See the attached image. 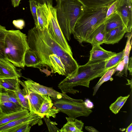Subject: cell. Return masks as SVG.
Masks as SVG:
<instances>
[{"instance_id": "ba28073f", "label": "cell", "mask_w": 132, "mask_h": 132, "mask_svg": "<svg viewBox=\"0 0 132 132\" xmlns=\"http://www.w3.org/2000/svg\"><path fill=\"white\" fill-rule=\"evenodd\" d=\"M22 81L29 89L35 93L49 96L52 99L64 98L69 100L74 99L68 96L66 94L59 92L54 89L52 87L43 86L30 79H28L26 80Z\"/></svg>"}, {"instance_id": "60d3db41", "label": "cell", "mask_w": 132, "mask_h": 132, "mask_svg": "<svg viewBox=\"0 0 132 132\" xmlns=\"http://www.w3.org/2000/svg\"><path fill=\"white\" fill-rule=\"evenodd\" d=\"M84 102L85 106L87 108L91 109L93 108V103L89 100L86 99Z\"/></svg>"}, {"instance_id": "603a6c76", "label": "cell", "mask_w": 132, "mask_h": 132, "mask_svg": "<svg viewBox=\"0 0 132 132\" xmlns=\"http://www.w3.org/2000/svg\"><path fill=\"white\" fill-rule=\"evenodd\" d=\"M24 61L25 65L28 67H40L39 62L35 53L30 48L26 53Z\"/></svg>"}, {"instance_id": "52a82bcc", "label": "cell", "mask_w": 132, "mask_h": 132, "mask_svg": "<svg viewBox=\"0 0 132 132\" xmlns=\"http://www.w3.org/2000/svg\"><path fill=\"white\" fill-rule=\"evenodd\" d=\"M48 7L50 12L47 28L48 33L56 42L66 51L73 55L71 48L58 23L55 8L53 5H50Z\"/></svg>"}, {"instance_id": "f35d334b", "label": "cell", "mask_w": 132, "mask_h": 132, "mask_svg": "<svg viewBox=\"0 0 132 132\" xmlns=\"http://www.w3.org/2000/svg\"><path fill=\"white\" fill-rule=\"evenodd\" d=\"M34 1L38 3L41 5L46 4L47 7L53 5L52 0H31Z\"/></svg>"}, {"instance_id": "7402d4cb", "label": "cell", "mask_w": 132, "mask_h": 132, "mask_svg": "<svg viewBox=\"0 0 132 132\" xmlns=\"http://www.w3.org/2000/svg\"><path fill=\"white\" fill-rule=\"evenodd\" d=\"M87 8L93 9L107 6L116 0H78Z\"/></svg>"}, {"instance_id": "1f68e13d", "label": "cell", "mask_w": 132, "mask_h": 132, "mask_svg": "<svg viewBox=\"0 0 132 132\" xmlns=\"http://www.w3.org/2000/svg\"><path fill=\"white\" fill-rule=\"evenodd\" d=\"M30 11L32 15L35 23V27H38V20L37 14V6L38 4L35 1L29 0Z\"/></svg>"}, {"instance_id": "7bdbcfd3", "label": "cell", "mask_w": 132, "mask_h": 132, "mask_svg": "<svg viewBox=\"0 0 132 132\" xmlns=\"http://www.w3.org/2000/svg\"><path fill=\"white\" fill-rule=\"evenodd\" d=\"M21 0H11L12 4L14 7L18 6Z\"/></svg>"}, {"instance_id": "d6a6232c", "label": "cell", "mask_w": 132, "mask_h": 132, "mask_svg": "<svg viewBox=\"0 0 132 132\" xmlns=\"http://www.w3.org/2000/svg\"><path fill=\"white\" fill-rule=\"evenodd\" d=\"M43 119L47 125L49 131L60 132V129L55 126L57 125L56 122L51 121L49 118L44 117Z\"/></svg>"}, {"instance_id": "e575fe53", "label": "cell", "mask_w": 132, "mask_h": 132, "mask_svg": "<svg viewBox=\"0 0 132 132\" xmlns=\"http://www.w3.org/2000/svg\"><path fill=\"white\" fill-rule=\"evenodd\" d=\"M117 0H116L107 6L105 19L112 14L117 12Z\"/></svg>"}, {"instance_id": "e0dca14e", "label": "cell", "mask_w": 132, "mask_h": 132, "mask_svg": "<svg viewBox=\"0 0 132 132\" xmlns=\"http://www.w3.org/2000/svg\"><path fill=\"white\" fill-rule=\"evenodd\" d=\"M67 122L60 130V132H83L84 123L81 120L66 117Z\"/></svg>"}, {"instance_id": "74e56055", "label": "cell", "mask_w": 132, "mask_h": 132, "mask_svg": "<svg viewBox=\"0 0 132 132\" xmlns=\"http://www.w3.org/2000/svg\"><path fill=\"white\" fill-rule=\"evenodd\" d=\"M59 112L57 109L54 107H52L45 116L47 118H49L51 117L55 118L56 116V114L59 113Z\"/></svg>"}, {"instance_id": "4316f807", "label": "cell", "mask_w": 132, "mask_h": 132, "mask_svg": "<svg viewBox=\"0 0 132 132\" xmlns=\"http://www.w3.org/2000/svg\"><path fill=\"white\" fill-rule=\"evenodd\" d=\"M6 102H13L20 105L15 92L6 90L0 88V104Z\"/></svg>"}, {"instance_id": "d590c367", "label": "cell", "mask_w": 132, "mask_h": 132, "mask_svg": "<svg viewBox=\"0 0 132 132\" xmlns=\"http://www.w3.org/2000/svg\"><path fill=\"white\" fill-rule=\"evenodd\" d=\"M124 70L125 71L124 64L122 60L120 62L116 67L115 72L117 71V72L116 76L121 77L125 73Z\"/></svg>"}, {"instance_id": "b9f144b4", "label": "cell", "mask_w": 132, "mask_h": 132, "mask_svg": "<svg viewBox=\"0 0 132 132\" xmlns=\"http://www.w3.org/2000/svg\"><path fill=\"white\" fill-rule=\"evenodd\" d=\"M85 129L90 132H98L99 131L92 126H86L85 127Z\"/></svg>"}, {"instance_id": "83f0119b", "label": "cell", "mask_w": 132, "mask_h": 132, "mask_svg": "<svg viewBox=\"0 0 132 132\" xmlns=\"http://www.w3.org/2000/svg\"><path fill=\"white\" fill-rule=\"evenodd\" d=\"M130 95L124 97L120 96L116 100L111 104L109 107L110 109L114 114L118 113L121 109L126 102Z\"/></svg>"}, {"instance_id": "7c38bea8", "label": "cell", "mask_w": 132, "mask_h": 132, "mask_svg": "<svg viewBox=\"0 0 132 132\" xmlns=\"http://www.w3.org/2000/svg\"><path fill=\"white\" fill-rule=\"evenodd\" d=\"M21 71L8 60L0 57V79L19 78L21 76Z\"/></svg>"}, {"instance_id": "ac0fdd59", "label": "cell", "mask_w": 132, "mask_h": 132, "mask_svg": "<svg viewBox=\"0 0 132 132\" xmlns=\"http://www.w3.org/2000/svg\"><path fill=\"white\" fill-rule=\"evenodd\" d=\"M29 111L28 110L24 109L11 114H4L0 113V126L27 116L29 114Z\"/></svg>"}, {"instance_id": "30bf717a", "label": "cell", "mask_w": 132, "mask_h": 132, "mask_svg": "<svg viewBox=\"0 0 132 132\" xmlns=\"http://www.w3.org/2000/svg\"><path fill=\"white\" fill-rule=\"evenodd\" d=\"M42 118L38 114L29 112V114L23 117L17 119L0 126V132H11L14 128L24 123H29L31 126L43 123Z\"/></svg>"}, {"instance_id": "44dd1931", "label": "cell", "mask_w": 132, "mask_h": 132, "mask_svg": "<svg viewBox=\"0 0 132 132\" xmlns=\"http://www.w3.org/2000/svg\"><path fill=\"white\" fill-rule=\"evenodd\" d=\"M23 109L20 105L13 102H6L0 104V113L4 114L15 113Z\"/></svg>"}, {"instance_id": "8fae6325", "label": "cell", "mask_w": 132, "mask_h": 132, "mask_svg": "<svg viewBox=\"0 0 132 132\" xmlns=\"http://www.w3.org/2000/svg\"><path fill=\"white\" fill-rule=\"evenodd\" d=\"M20 83L23 87V90L29 105L30 112L37 114L44 100V95L35 93L29 89L23 81H20Z\"/></svg>"}, {"instance_id": "8d00e7d4", "label": "cell", "mask_w": 132, "mask_h": 132, "mask_svg": "<svg viewBox=\"0 0 132 132\" xmlns=\"http://www.w3.org/2000/svg\"><path fill=\"white\" fill-rule=\"evenodd\" d=\"M12 23L15 27L21 29H23L25 25V22L22 19H20L14 20Z\"/></svg>"}, {"instance_id": "f1b7e54d", "label": "cell", "mask_w": 132, "mask_h": 132, "mask_svg": "<svg viewBox=\"0 0 132 132\" xmlns=\"http://www.w3.org/2000/svg\"><path fill=\"white\" fill-rule=\"evenodd\" d=\"M123 50L116 53L114 56L107 60L105 65V68L109 69L118 65L123 60Z\"/></svg>"}, {"instance_id": "d4e9b609", "label": "cell", "mask_w": 132, "mask_h": 132, "mask_svg": "<svg viewBox=\"0 0 132 132\" xmlns=\"http://www.w3.org/2000/svg\"><path fill=\"white\" fill-rule=\"evenodd\" d=\"M44 96V100L37 114L42 119L44 117L53 106V103L51 97L46 95Z\"/></svg>"}, {"instance_id": "3957f363", "label": "cell", "mask_w": 132, "mask_h": 132, "mask_svg": "<svg viewBox=\"0 0 132 132\" xmlns=\"http://www.w3.org/2000/svg\"><path fill=\"white\" fill-rule=\"evenodd\" d=\"M57 21L65 38L71 39L75 24L85 7L78 0H55Z\"/></svg>"}, {"instance_id": "f546056e", "label": "cell", "mask_w": 132, "mask_h": 132, "mask_svg": "<svg viewBox=\"0 0 132 132\" xmlns=\"http://www.w3.org/2000/svg\"><path fill=\"white\" fill-rule=\"evenodd\" d=\"M17 100L22 108L29 110V108L28 101L25 96V94L23 89H20L15 92Z\"/></svg>"}, {"instance_id": "f6af8a7d", "label": "cell", "mask_w": 132, "mask_h": 132, "mask_svg": "<svg viewBox=\"0 0 132 132\" xmlns=\"http://www.w3.org/2000/svg\"><path fill=\"white\" fill-rule=\"evenodd\" d=\"M127 81H128V83L126 84V85H128L130 86L131 89H132V80L131 79V80H130L128 79H126Z\"/></svg>"}, {"instance_id": "5b68a950", "label": "cell", "mask_w": 132, "mask_h": 132, "mask_svg": "<svg viewBox=\"0 0 132 132\" xmlns=\"http://www.w3.org/2000/svg\"><path fill=\"white\" fill-rule=\"evenodd\" d=\"M107 9V6L93 9L85 7L75 25L72 33L74 38L80 43L85 42L91 32L104 22Z\"/></svg>"}, {"instance_id": "2e32d148", "label": "cell", "mask_w": 132, "mask_h": 132, "mask_svg": "<svg viewBox=\"0 0 132 132\" xmlns=\"http://www.w3.org/2000/svg\"><path fill=\"white\" fill-rule=\"evenodd\" d=\"M49 8L46 4L41 5L38 4L37 6V14L38 27L41 30H43L47 28L50 14Z\"/></svg>"}, {"instance_id": "ab89813d", "label": "cell", "mask_w": 132, "mask_h": 132, "mask_svg": "<svg viewBox=\"0 0 132 132\" xmlns=\"http://www.w3.org/2000/svg\"><path fill=\"white\" fill-rule=\"evenodd\" d=\"M127 70L129 72V75H132V57L129 58L127 65Z\"/></svg>"}, {"instance_id": "7a4b0ae2", "label": "cell", "mask_w": 132, "mask_h": 132, "mask_svg": "<svg viewBox=\"0 0 132 132\" xmlns=\"http://www.w3.org/2000/svg\"><path fill=\"white\" fill-rule=\"evenodd\" d=\"M106 61H88L84 65H79L76 73L67 76L58 84L59 88L62 93L75 94L79 90L74 89L75 87L82 86L89 88L90 81L101 77L108 70L105 68Z\"/></svg>"}, {"instance_id": "ee69618b", "label": "cell", "mask_w": 132, "mask_h": 132, "mask_svg": "<svg viewBox=\"0 0 132 132\" xmlns=\"http://www.w3.org/2000/svg\"><path fill=\"white\" fill-rule=\"evenodd\" d=\"M126 132H132V123H131L127 128L126 130Z\"/></svg>"}, {"instance_id": "4fadbf2b", "label": "cell", "mask_w": 132, "mask_h": 132, "mask_svg": "<svg viewBox=\"0 0 132 132\" xmlns=\"http://www.w3.org/2000/svg\"><path fill=\"white\" fill-rule=\"evenodd\" d=\"M92 46V49L90 52L89 61L97 62L107 60L116 53L104 50L100 45Z\"/></svg>"}, {"instance_id": "5bb4252c", "label": "cell", "mask_w": 132, "mask_h": 132, "mask_svg": "<svg viewBox=\"0 0 132 132\" xmlns=\"http://www.w3.org/2000/svg\"><path fill=\"white\" fill-rule=\"evenodd\" d=\"M106 32L104 22L91 32L85 42L90 43L92 45L102 44L104 42Z\"/></svg>"}, {"instance_id": "9a60e30c", "label": "cell", "mask_w": 132, "mask_h": 132, "mask_svg": "<svg viewBox=\"0 0 132 132\" xmlns=\"http://www.w3.org/2000/svg\"><path fill=\"white\" fill-rule=\"evenodd\" d=\"M126 32L127 31L123 25L106 32L104 43L113 44L118 43Z\"/></svg>"}, {"instance_id": "cb8c5ba5", "label": "cell", "mask_w": 132, "mask_h": 132, "mask_svg": "<svg viewBox=\"0 0 132 132\" xmlns=\"http://www.w3.org/2000/svg\"><path fill=\"white\" fill-rule=\"evenodd\" d=\"M132 32L128 33L126 35L127 39L125 48L123 49V61L124 64L125 73L126 76L127 75V65L129 58V55L131 49L132 44Z\"/></svg>"}, {"instance_id": "6da1fadb", "label": "cell", "mask_w": 132, "mask_h": 132, "mask_svg": "<svg viewBox=\"0 0 132 132\" xmlns=\"http://www.w3.org/2000/svg\"><path fill=\"white\" fill-rule=\"evenodd\" d=\"M27 36L29 46L35 53L40 67L48 68L49 56L54 54L60 59L64 66L66 77L77 72L79 65L72 55L53 39L47 28L43 30H41L35 26L29 30Z\"/></svg>"}, {"instance_id": "ffe728a7", "label": "cell", "mask_w": 132, "mask_h": 132, "mask_svg": "<svg viewBox=\"0 0 132 132\" xmlns=\"http://www.w3.org/2000/svg\"><path fill=\"white\" fill-rule=\"evenodd\" d=\"M104 23L106 32L122 26H123L121 18L117 12L112 14L105 19Z\"/></svg>"}, {"instance_id": "277c9868", "label": "cell", "mask_w": 132, "mask_h": 132, "mask_svg": "<svg viewBox=\"0 0 132 132\" xmlns=\"http://www.w3.org/2000/svg\"><path fill=\"white\" fill-rule=\"evenodd\" d=\"M4 48L5 59L16 67L24 68V55L30 48L26 35L19 30H7Z\"/></svg>"}, {"instance_id": "836d02e7", "label": "cell", "mask_w": 132, "mask_h": 132, "mask_svg": "<svg viewBox=\"0 0 132 132\" xmlns=\"http://www.w3.org/2000/svg\"><path fill=\"white\" fill-rule=\"evenodd\" d=\"M31 126L29 123L22 124L13 129L11 132H29Z\"/></svg>"}, {"instance_id": "d6986e66", "label": "cell", "mask_w": 132, "mask_h": 132, "mask_svg": "<svg viewBox=\"0 0 132 132\" xmlns=\"http://www.w3.org/2000/svg\"><path fill=\"white\" fill-rule=\"evenodd\" d=\"M18 78L0 79V88L6 90L16 92L20 89Z\"/></svg>"}, {"instance_id": "4dcf8cb0", "label": "cell", "mask_w": 132, "mask_h": 132, "mask_svg": "<svg viewBox=\"0 0 132 132\" xmlns=\"http://www.w3.org/2000/svg\"><path fill=\"white\" fill-rule=\"evenodd\" d=\"M7 30L5 27L0 24V57L4 59V42Z\"/></svg>"}, {"instance_id": "484cf974", "label": "cell", "mask_w": 132, "mask_h": 132, "mask_svg": "<svg viewBox=\"0 0 132 132\" xmlns=\"http://www.w3.org/2000/svg\"><path fill=\"white\" fill-rule=\"evenodd\" d=\"M117 65L108 69L101 77V78L93 88L94 89L93 94V96L96 94L100 87L103 83L111 79V77L115 72V70Z\"/></svg>"}, {"instance_id": "9c48e42d", "label": "cell", "mask_w": 132, "mask_h": 132, "mask_svg": "<svg viewBox=\"0 0 132 132\" xmlns=\"http://www.w3.org/2000/svg\"><path fill=\"white\" fill-rule=\"evenodd\" d=\"M117 12L119 15L127 33L132 32V0H117Z\"/></svg>"}, {"instance_id": "8992f818", "label": "cell", "mask_w": 132, "mask_h": 132, "mask_svg": "<svg viewBox=\"0 0 132 132\" xmlns=\"http://www.w3.org/2000/svg\"><path fill=\"white\" fill-rule=\"evenodd\" d=\"M52 99L54 101L53 107L70 118L75 119L81 116L87 117L93 112L86 107L82 99Z\"/></svg>"}]
</instances>
